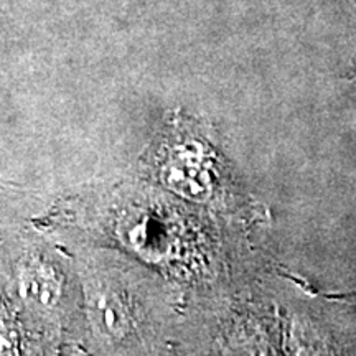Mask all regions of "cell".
<instances>
[{"mask_svg": "<svg viewBox=\"0 0 356 356\" xmlns=\"http://www.w3.org/2000/svg\"><path fill=\"white\" fill-rule=\"evenodd\" d=\"M22 293L35 309L51 310L61 297V282L50 266L33 261L22 273Z\"/></svg>", "mask_w": 356, "mask_h": 356, "instance_id": "cell-2", "label": "cell"}, {"mask_svg": "<svg viewBox=\"0 0 356 356\" xmlns=\"http://www.w3.org/2000/svg\"><path fill=\"white\" fill-rule=\"evenodd\" d=\"M198 152L190 147L173 150L162 168V180L181 197L203 202L211 193V180Z\"/></svg>", "mask_w": 356, "mask_h": 356, "instance_id": "cell-1", "label": "cell"}, {"mask_svg": "<svg viewBox=\"0 0 356 356\" xmlns=\"http://www.w3.org/2000/svg\"><path fill=\"white\" fill-rule=\"evenodd\" d=\"M91 317L97 330L109 338H118L127 328L126 307L115 293H92Z\"/></svg>", "mask_w": 356, "mask_h": 356, "instance_id": "cell-3", "label": "cell"}]
</instances>
